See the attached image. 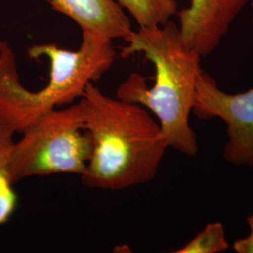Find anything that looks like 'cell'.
Returning a JSON list of instances; mask_svg holds the SVG:
<instances>
[{"instance_id":"1","label":"cell","mask_w":253,"mask_h":253,"mask_svg":"<svg viewBox=\"0 0 253 253\" xmlns=\"http://www.w3.org/2000/svg\"><path fill=\"white\" fill-rule=\"evenodd\" d=\"M92 151L84 186L121 190L152 180L169 147L158 120L140 104L105 95L89 83L79 100Z\"/></svg>"},{"instance_id":"2","label":"cell","mask_w":253,"mask_h":253,"mask_svg":"<svg viewBox=\"0 0 253 253\" xmlns=\"http://www.w3.org/2000/svg\"><path fill=\"white\" fill-rule=\"evenodd\" d=\"M125 42L121 56L144 54L154 65L155 82L152 87H148L141 74L131 73L118 86L117 97L151 112L169 147L195 156L198 144L189 118L203 71L201 56L184 43L178 26L172 20L160 27L139 28Z\"/></svg>"},{"instance_id":"3","label":"cell","mask_w":253,"mask_h":253,"mask_svg":"<svg viewBox=\"0 0 253 253\" xmlns=\"http://www.w3.org/2000/svg\"><path fill=\"white\" fill-rule=\"evenodd\" d=\"M80 48L62 49L54 43L35 44L28 49L33 59L50 61L49 81L31 91L20 80L16 57L6 41H0V126L22 133L54 109L81 99L86 85L107 73L116 58L112 42L82 32Z\"/></svg>"},{"instance_id":"4","label":"cell","mask_w":253,"mask_h":253,"mask_svg":"<svg viewBox=\"0 0 253 253\" xmlns=\"http://www.w3.org/2000/svg\"><path fill=\"white\" fill-rule=\"evenodd\" d=\"M10 155L14 183L31 176L73 173L82 176L92 151L81 102L54 109L21 133Z\"/></svg>"},{"instance_id":"5","label":"cell","mask_w":253,"mask_h":253,"mask_svg":"<svg viewBox=\"0 0 253 253\" xmlns=\"http://www.w3.org/2000/svg\"><path fill=\"white\" fill-rule=\"evenodd\" d=\"M192 111L202 119L223 120L228 136L223 148L225 161L236 166L253 167V88L228 94L219 88L214 78L202 71Z\"/></svg>"},{"instance_id":"6","label":"cell","mask_w":253,"mask_h":253,"mask_svg":"<svg viewBox=\"0 0 253 253\" xmlns=\"http://www.w3.org/2000/svg\"><path fill=\"white\" fill-rule=\"evenodd\" d=\"M251 0H190L177 11L184 43L201 57L212 54Z\"/></svg>"},{"instance_id":"7","label":"cell","mask_w":253,"mask_h":253,"mask_svg":"<svg viewBox=\"0 0 253 253\" xmlns=\"http://www.w3.org/2000/svg\"><path fill=\"white\" fill-rule=\"evenodd\" d=\"M54 11L76 23L82 32L113 42L126 41L134 31L116 0H47Z\"/></svg>"},{"instance_id":"8","label":"cell","mask_w":253,"mask_h":253,"mask_svg":"<svg viewBox=\"0 0 253 253\" xmlns=\"http://www.w3.org/2000/svg\"><path fill=\"white\" fill-rule=\"evenodd\" d=\"M14 133L0 126V225L13 215L17 206V195L10 173V155L14 144Z\"/></svg>"},{"instance_id":"9","label":"cell","mask_w":253,"mask_h":253,"mask_svg":"<svg viewBox=\"0 0 253 253\" xmlns=\"http://www.w3.org/2000/svg\"><path fill=\"white\" fill-rule=\"evenodd\" d=\"M134 19L139 28L163 26L177 13L176 0H116Z\"/></svg>"},{"instance_id":"10","label":"cell","mask_w":253,"mask_h":253,"mask_svg":"<svg viewBox=\"0 0 253 253\" xmlns=\"http://www.w3.org/2000/svg\"><path fill=\"white\" fill-rule=\"evenodd\" d=\"M229 243L224 227L219 223H209L205 229L175 253H217L225 252Z\"/></svg>"},{"instance_id":"11","label":"cell","mask_w":253,"mask_h":253,"mask_svg":"<svg viewBox=\"0 0 253 253\" xmlns=\"http://www.w3.org/2000/svg\"><path fill=\"white\" fill-rule=\"evenodd\" d=\"M233 247L237 253H253V236L249 235L236 240Z\"/></svg>"},{"instance_id":"12","label":"cell","mask_w":253,"mask_h":253,"mask_svg":"<svg viewBox=\"0 0 253 253\" xmlns=\"http://www.w3.org/2000/svg\"><path fill=\"white\" fill-rule=\"evenodd\" d=\"M248 224H249L250 229H251V235H250L253 236V215L248 217Z\"/></svg>"}]
</instances>
